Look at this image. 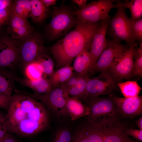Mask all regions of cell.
Wrapping results in <instances>:
<instances>
[{"instance_id":"obj_41","label":"cell","mask_w":142,"mask_h":142,"mask_svg":"<svg viewBox=\"0 0 142 142\" xmlns=\"http://www.w3.org/2000/svg\"><path fill=\"white\" fill-rule=\"evenodd\" d=\"M7 131L5 128L4 125L0 127V138L5 137L7 134Z\"/></svg>"},{"instance_id":"obj_28","label":"cell","mask_w":142,"mask_h":142,"mask_svg":"<svg viewBox=\"0 0 142 142\" xmlns=\"http://www.w3.org/2000/svg\"><path fill=\"white\" fill-rule=\"evenodd\" d=\"M24 67V73L27 79L35 80L43 77L42 71L35 61L28 64Z\"/></svg>"},{"instance_id":"obj_26","label":"cell","mask_w":142,"mask_h":142,"mask_svg":"<svg viewBox=\"0 0 142 142\" xmlns=\"http://www.w3.org/2000/svg\"><path fill=\"white\" fill-rule=\"evenodd\" d=\"M34 61L38 64L43 73L44 77L49 78L54 73L53 61L46 53L42 55Z\"/></svg>"},{"instance_id":"obj_5","label":"cell","mask_w":142,"mask_h":142,"mask_svg":"<svg viewBox=\"0 0 142 142\" xmlns=\"http://www.w3.org/2000/svg\"><path fill=\"white\" fill-rule=\"evenodd\" d=\"M86 101L91 109L89 120L106 124L118 119L119 113L113 99L97 97Z\"/></svg>"},{"instance_id":"obj_17","label":"cell","mask_w":142,"mask_h":142,"mask_svg":"<svg viewBox=\"0 0 142 142\" xmlns=\"http://www.w3.org/2000/svg\"><path fill=\"white\" fill-rule=\"evenodd\" d=\"M66 107L72 120H75L90 113V108L84 104L78 98L68 96L66 99Z\"/></svg>"},{"instance_id":"obj_36","label":"cell","mask_w":142,"mask_h":142,"mask_svg":"<svg viewBox=\"0 0 142 142\" xmlns=\"http://www.w3.org/2000/svg\"><path fill=\"white\" fill-rule=\"evenodd\" d=\"M11 97L0 92V108L7 110Z\"/></svg>"},{"instance_id":"obj_39","label":"cell","mask_w":142,"mask_h":142,"mask_svg":"<svg viewBox=\"0 0 142 142\" xmlns=\"http://www.w3.org/2000/svg\"><path fill=\"white\" fill-rule=\"evenodd\" d=\"M74 3L76 4L80 8H82L86 5L87 0H73L72 1Z\"/></svg>"},{"instance_id":"obj_45","label":"cell","mask_w":142,"mask_h":142,"mask_svg":"<svg viewBox=\"0 0 142 142\" xmlns=\"http://www.w3.org/2000/svg\"><path fill=\"white\" fill-rule=\"evenodd\" d=\"M1 117V116H0V118Z\"/></svg>"},{"instance_id":"obj_30","label":"cell","mask_w":142,"mask_h":142,"mask_svg":"<svg viewBox=\"0 0 142 142\" xmlns=\"http://www.w3.org/2000/svg\"><path fill=\"white\" fill-rule=\"evenodd\" d=\"M134 62L131 77L142 76V45L135 48L134 53Z\"/></svg>"},{"instance_id":"obj_7","label":"cell","mask_w":142,"mask_h":142,"mask_svg":"<svg viewBox=\"0 0 142 142\" xmlns=\"http://www.w3.org/2000/svg\"><path fill=\"white\" fill-rule=\"evenodd\" d=\"M72 12L64 7L55 8L47 28L48 33L51 37H58L77 24L78 21Z\"/></svg>"},{"instance_id":"obj_46","label":"cell","mask_w":142,"mask_h":142,"mask_svg":"<svg viewBox=\"0 0 142 142\" xmlns=\"http://www.w3.org/2000/svg\"></svg>"},{"instance_id":"obj_35","label":"cell","mask_w":142,"mask_h":142,"mask_svg":"<svg viewBox=\"0 0 142 142\" xmlns=\"http://www.w3.org/2000/svg\"><path fill=\"white\" fill-rule=\"evenodd\" d=\"M125 133L129 136L132 137L138 141H142V130L126 128Z\"/></svg>"},{"instance_id":"obj_15","label":"cell","mask_w":142,"mask_h":142,"mask_svg":"<svg viewBox=\"0 0 142 142\" xmlns=\"http://www.w3.org/2000/svg\"><path fill=\"white\" fill-rule=\"evenodd\" d=\"M113 100L119 114L126 118H133L142 113V97H115Z\"/></svg>"},{"instance_id":"obj_23","label":"cell","mask_w":142,"mask_h":142,"mask_svg":"<svg viewBox=\"0 0 142 142\" xmlns=\"http://www.w3.org/2000/svg\"><path fill=\"white\" fill-rule=\"evenodd\" d=\"M88 76L80 75L75 85L66 91L70 97L78 98L81 101L85 100L86 84Z\"/></svg>"},{"instance_id":"obj_19","label":"cell","mask_w":142,"mask_h":142,"mask_svg":"<svg viewBox=\"0 0 142 142\" xmlns=\"http://www.w3.org/2000/svg\"><path fill=\"white\" fill-rule=\"evenodd\" d=\"M23 85L32 89L36 95L45 93L53 87L50 84L48 78L44 77L35 80H30L26 78L21 80Z\"/></svg>"},{"instance_id":"obj_25","label":"cell","mask_w":142,"mask_h":142,"mask_svg":"<svg viewBox=\"0 0 142 142\" xmlns=\"http://www.w3.org/2000/svg\"><path fill=\"white\" fill-rule=\"evenodd\" d=\"M124 97H131L138 96L142 88L135 81H129L118 84Z\"/></svg>"},{"instance_id":"obj_14","label":"cell","mask_w":142,"mask_h":142,"mask_svg":"<svg viewBox=\"0 0 142 142\" xmlns=\"http://www.w3.org/2000/svg\"><path fill=\"white\" fill-rule=\"evenodd\" d=\"M105 133L104 124L89 120L78 130L72 142H103Z\"/></svg>"},{"instance_id":"obj_20","label":"cell","mask_w":142,"mask_h":142,"mask_svg":"<svg viewBox=\"0 0 142 142\" xmlns=\"http://www.w3.org/2000/svg\"><path fill=\"white\" fill-rule=\"evenodd\" d=\"M73 67L67 66L57 69L48 79L53 87L59 85L68 80L72 75Z\"/></svg>"},{"instance_id":"obj_10","label":"cell","mask_w":142,"mask_h":142,"mask_svg":"<svg viewBox=\"0 0 142 142\" xmlns=\"http://www.w3.org/2000/svg\"><path fill=\"white\" fill-rule=\"evenodd\" d=\"M130 47L122 44L121 40L118 39H107L105 48L95 64L94 72L106 71L115 58Z\"/></svg>"},{"instance_id":"obj_38","label":"cell","mask_w":142,"mask_h":142,"mask_svg":"<svg viewBox=\"0 0 142 142\" xmlns=\"http://www.w3.org/2000/svg\"><path fill=\"white\" fill-rule=\"evenodd\" d=\"M44 5L46 7L54 5L57 0H41Z\"/></svg>"},{"instance_id":"obj_22","label":"cell","mask_w":142,"mask_h":142,"mask_svg":"<svg viewBox=\"0 0 142 142\" xmlns=\"http://www.w3.org/2000/svg\"><path fill=\"white\" fill-rule=\"evenodd\" d=\"M11 10L12 13L27 20L31 16L30 0L15 1L11 5Z\"/></svg>"},{"instance_id":"obj_9","label":"cell","mask_w":142,"mask_h":142,"mask_svg":"<svg viewBox=\"0 0 142 142\" xmlns=\"http://www.w3.org/2000/svg\"><path fill=\"white\" fill-rule=\"evenodd\" d=\"M115 85L114 78L106 71L102 72L95 77L88 78L86 84L84 100L110 94L114 90Z\"/></svg>"},{"instance_id":"obj_6","label":"cell","mask_w":142,"mask_h":142,"mask_svg":"<svg viewBox=\"0 0 142 142\" xmlns=\"http://www.w3.org/2000/svg\"><path fill=\"white\" fill-rule=\"evenodd\" d=\"M68 96L62 84L53 87L45 93L36 95L47 109L57 117L69 115L66 107V99Z\"/></svg>"},{"instance_id":"obj_43","label":"cell","mask_w":142,"mask_h":142,"mask_svg":"<svg viewBox=\"0 0 142 142\" xmlns=\"http://www.w3.org/2000/svg\"><path fill=\"white\" fill-rule=\"evenodd\" d=\"M4 118L2 117L0 118V127L4 125Z\"/></svg>"},{"instance_id":"obj_4","label":"cell","mask_w":142,"mask_h":142,"mask_svg":"<svg viewBox=\"0 0 142 142\" xmlns=\"http://www.w3.org/2000/svg\"><path fill=\"white\" fill-rule=\"evenodd\" d=\"M116 8L115 14L110 19L107 34L112 39L125 41L130 46L134 45L131 40L133 21L127 15L123 3Z\"/></svg>"},{"instance_id":"obj_12","label":"cell","mask_w":142,"mask_h":142,"mask_svg":"<svg viewBox=\"0 0 142 142\" xmlns=\"http://www.w3.org/2000/svg\"><path fill=\"white\" fill-rule=\"evenodd\" d=\"M110 17L100 21V25L93 34L91 40L89 52L91 60V72L106 45V36L108 30Z\"/></svg>"},{"instance_id":"obj_33","label":"cell","mask_w":142,"mask_h":142,"mask_svg":"<svg viewBox=\"0 0 142 142\" xmlns=\"http://www.w3.org/2000/svg\"><path fill=\"white\" fill-rule=\"evenodd\" d=\"M80 75L75 72H73L72 75L62 85L66 91L74 86L76 84Z\"/></svg>"},{"instance_id":"obj_31","label":"cell","mask_w":142,"mask_h":142,"mask_svg":"<svg viewBox=\"0 0 142 142\" xmlns=\"http://www.w3.org/2000/svg\"><path fill=\"white\" fill-rule=\"evenodd\" d=\"M132 34L131 40L133 45L136 46V41H138L139 45L142 42V18L136 21H133Z\"/></svg>"},{"instance_id":"obj_27","label":"cell","mask_w":142,"mask_h":142,"mask_svg":"<svg viewBox=\"0 0 142 142\" xmlns=\"http://www.w3.org/2000/svg\"><path fill=\"white\" fill-rule=\"evenodd\" d=\"M126 8H128L130 11L131 19L136 21L142 18V0H131L123 3Z\"/></svg>"},{"instance_id":"obj_40","label":"cell","mask_w":142,"mask_h":142,"mask_svg":"<svg viewBox=\"0 0 142 142\" xmlns=\"http://www.w3.org/2000/svg\"><path fill=\"white\" fill-rule=\"evenodd\" d=\"M4 142H17V141L13 137L7 134L4 138Z\"/></svg>"},{"instance_id":"obj_24","label":"cell","mask_w":142,"mask_h":142,"mask_svg":"<svg viewBox=\"0 0 142 142\" xmlns=\"http://www.w3.org/2000/svg\"><path fill=\"white\" fill-rule=\"evenodd\" d=\"M31 17L35 21L39 22L43 20L47 16L48 11L41 0H30Z\"/></svg>"},{"instance_id":"obj_42","label":"cell","mask_w":142,"mask_h":142,"mask_svg":"<svg viewBox=\"0 0 142 142\" xmlns=\"http://www.w3.org/2000/svg\"><path fill=\"white\" fill-rule=\"evenodd\" d=\"M136 124L139 129L142 130V116L140 117L136 121Z\"/></svg>"},{"instance_id":"obj_8","label":"cell","mask_w":142,"mask_h":142,"mask_svg":"<svg viewBox=\"0 0 142 142\" xmlns=\"http://www.w3.org/2000/svg\"><path fill=\"white\" fill-rule=\"evenodd\" d=\"M22 40L19 43V60L24 67L46 53L43 42L38 35L32 34Z\"/></svg>"},{"instance_id":"obj_32","label":"cell","mask_w":142,"mask_h":142,"mask_svg":"<svg viewBox=\"0 0 142 142\" xmlns=\"http://www.w3.org/2000/svg\"><path fill=\"white\" fill-rule=\"evenodd\" d=\"M73 137L70 132L65 129H62L56 133L53 142H72Z\"/></svg>"},{"instance_id":"obj_13","label":"cell","mask_w":142,"mask_h":142,"mask_svg":"<svg viewBox=\"0 0 142 142\" xmlns=\"http://www.w3.org/2000/svg\"><path fill=\"white\" fill-rule=\"evenodd\" d=\"M19 43L4 37L0 39V68H11L19 60Z\"/></svg>"},{"instance_id":"obj_1","label":"cell","mask_w":142,"mask_h":142,"mask_svg":"<svg viewBox=\"0 0 142 142\" xmlns=\"http://www.w3.org/2000/svg\"><path fill=\"white\" fill-rule=\"evenodd\" d=\"M4 125L7 131L29 136L42 131L49 121L47 110L40 102L21 94L11 97Z\"/></svg>"},{"instance_id":"obj_2","label":"cell","mask_w":142,"mask_h":142,"mask_svg":"<svg viewBox=\"0 0 142 142\" xmlns=\"http://www.w3.org/2000/svg\"><path fill=\"white\" fill-rule=\"evenodd\" d=\"M100 25V22L90 24L78 21L73 30L50 48L57 69L70 66L82 51L89 50L92 37Z\"/></svg>"},{"instance_id":"obj_21","label":"cell","mask_w":142,"mask_h":142,"mask_svg":"<svg viewBox=\"0 0 142 142\" xmlns=\"http://www.w3.org/2000/svg\"><path fill=\"white\" fill-rule=\"evenodd\" d=\"M15 77L11 73L0 70V92L8 96L12 95Z\"/></svg>"},{"instance_id":"obj_37","label":"cell","mask_w":142,"mask_h":142,"mask_svg":"<svg viewBox=\"0 0 142 142\" xmlns=\"http://www.w3.org/2000/svg\"><path fill=\"white\" fill-rule=\"evenodd\" d=\"M13 1L10 0H0V11L11 6Z\"/></svg>"},{"instance_id":"obj_34","label":"cell","mask_w":142,"mask_h":142,"mask_svg":"<svg viewBox=\"0 0 142 142\" xmlns=\"http://www.w3.org/2000/svg\"><path fill=\"white\" fill-rule=\"evenodd\" d=\"M11 6L0 11V28L8 22L11 13Z\"/></svg>"},{"instance_id":"obj_18","label":"cell","mask_w":142,"mask_h":142,"mask_svg":"<svg viewBox=\"0 0 142 142\" xmlns=\"http://www.w3.org/2000/svg\"><path fill=\"white\" fill-rule=\"evenodd\" d=\"M73 70L81 75L88 76L91 72V60L89 50L84 49L74 59Z\"/></svg>"},{"instance_id":"obj_3","label":"cell","mask_w":142,"mask_h":142,"mask_svg":"<svg viewBox=\"0 0 142 142\" xmlns=\"http://www.w3.org/2000/svg\"><path fill=\"white\" fill-rule=\"evenodd\" d=\"M116 4L113 1L99 0L93 1L85 5L82 8L72 12L78 21L87 23H94L110 17L109 14L110 10L117 8L122 2L117 1Z\"/></svg>"},{"instance_id":"obj_16","label":"cell","mask_w":142,"mask_h":142,"mask_svg":"<svg viewBox=\"0 0 142 142\" xmlns=\"http://www.w3.org/2000/svg\"><path fill=\"white\" fill-rule=\"evenodd\" d=\"M105 125V133L103 142H137L126 134V128L118 119Z\"/></svg>"},{"instance_id":"obj_11","label":"cell","mask_w":142,"mask_h":142,"mask_svg":"<svg viewBox=\"0 0 142 142\" xmlns=\"http://www.w3.org/2000/svg\"><path fill=\"white\" fill-rule=\"evenodd\" d=\"M136 46L132 45L116 58L109 69L113 78L118 80L131 77L134 64V53Z\"/></svg>"},{"instance_id":"obj_44","label":"cell","mask_w":142,"mask_h":142,"mask_svg":"<svg viewBox=\"0 0 142 142\" xmlns=\"http://www.w3.org/2000/svg\"><path fill=\"white\" fill-rule=\"evenodd\" d=\"M4 138H0V142H4Z\"/></svg>"},{"instance_id":"obj_29","label":"cell","mask_w":142,"mask_h":142,"mask_svg":"<svg viewBox=\"0 0 142 142\" xmlns=\"http://www.w3.org/2000/svg\"><path fill=\"white\" fill-rule=\"evenodd\" d=\"M7 24V31L9 34L30 24L27 20L12 13Z\"/></svg>"}]
</instances>
